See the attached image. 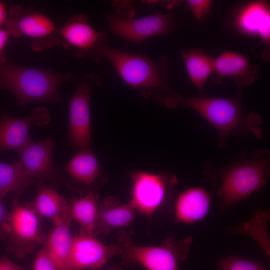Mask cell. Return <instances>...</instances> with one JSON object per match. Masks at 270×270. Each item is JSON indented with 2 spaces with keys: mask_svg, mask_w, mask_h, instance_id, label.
<instances>
[{
  "mask_svg": "<svg viewBox=\"0 0 270 270\" xmlns=\"http://www.w3.org/2000/svg\"><path fill=\"white\" fill-rule=\"evenodd\" d=\"M71 76L50 69L18 66L6 58L0 60V90L10 92L22 107L32 102L60 101L59 88Z\"/></svg>",
  "mask_w": 270,
  "mask_h": 270,
  "instance_id": "obj_1",
  "label": "cell"
},
{
  "mask_svg": "<svg viewBox=\"0 0 270 270\" xmlns=\"http://www.w3.org/2000/svg\"><path fill=\"white\" fill-rule=\"evenodd\" d=\"M182 102L204 118L216 129L220 146L230 133L250 131L258 137L262 134L259 127L260 116L250 114L246 118L242 113L238 100L210 96L182 97L178 96L167 100L168 105Z\"/></svg>",
  "mask_w": 270,
  "mask_h": 270,
  "instance_id": "obj_2",
  "label": "cell"
},
{
  "mask_svg": "<svg viewBox=\"0 0 270 270\" xmlns=\"http://www.w3.org/2000/svg\"><path fill=\"white\" fill-rule=\"evenodd\" d=\"M42 218L18 196L12 198V210L0 226V238L6 240L7 250L17 258H23L32 252L37 246L44 242Z\"/></svg>",
  "mask_w": 270,
  "mask_h": 270,
  "instance_id": "obj_3",
  "label": "cell"
},
{
  "mask_svg": "<svg viewBox=\"0 0 270 270\" xmlns=\"http://www.w3.org/2000/svg\"><path fill=\"white\" fill-rule=\"evenodd\" d=\"M122 264L124 266L140 264L147 270H180L178 261L188 256L190 238L176 240L170 237L158 246H140L134 244L129 236L122 233Z\"/></svg>",
  "mask_w": 270,
  "mask_h": 270,
  "instance_id": "obj_4",
  "label": "cell"
},
{
  "mask_svg": "<svg viewBox=\"0 0 270 270\" xmlns=\"http://www.w3.org/2000/svg\"><path fill=\"white\" fill-rule=\"evenodd\" d=\"M4 25L10 36L15 38L26 36L32 40L34 50L51 48L60 42L58 30L48 17L19 5L10 8Z\"/></svg>",
  "mask_w": 270,
  "mask_h": 270,
  "instance_id": "obj_5",
  "label": "cell"
},
{
  "mask_svg": "<svg viewBox=\"0 0 270 270\" xmlns=\"http://www.w3.org/2000/svg\"><path fill=\"white\" fill-rule=\"evenodd\" d=\"M268 160L256 159L238 163L224 174L217 193L222 201V208L246 198L266 182Z\"/></svg>",
  "mask_w": 270,
  "mask_h": 270,
  "instance_id": "obj_6",
  "label": "cell"
},
{
  "mask_svg": "<svg viewBox=\"0 0 270 270\" xmlns=\"http://www.w3.org/2000/svg\"><path fill=\"white\" fill-rule=\"evenodd\" d=\"M98 52L111 62L120 76L130 86L149 88L162 85L156 66L148 58L105 46H100Z\"/></svg>",
  "mask_w": 270,
  "mask_h": 270,
  "instance_id": "obj_7",
  "label": "cell"
},
{
  "mask_svg": "<svg viewBox=\"0 0 270 270\" xmlns=\"http://www.w3.org/2000/svg\"><path fill=\"white\" fill-rule=\"evenodd\" d=\"M49 110L44 106L34 108L30 115L16 118L4 112H0V153L4 151H17L31 138L29 132L34 126H43L49 123Z\"/></svg>",
  "mask_w": 270,
  "mask_h": 270,
  "instance_id": "obj_8",
  "label": "cell"
},
{
  "mask_svg": "<svg viewBox=\"0 0 270 270\" xmlns=\"http://www.w3.org/2000/svg\"><path fill=\"white\" fill-rule=\"evenodd\" d=\"M90 78L81 81L71 98L68 144L74 148H89L90 144Z\"/></svg>",
  "mask_w": 270,
  "mask_h": 270,
  "instance_id": "obj_9",
  "label": "cell"
},
{
  "mask_svg": "<svg viewBox=\"0 0 270 270\" xmlns=\"http://www.w3.org/2000/svg\"><path fill=\"white\" fill-rule=\"evenodd\" d=\"M55 142L51 136L34 142L31 138L16 152L18 160L24 170L39 182L46 180L55 181L60 176V170L52 158Z\"/></svg>",
  "mask_w": 270,
  "mask_h": 270,
  "instance_id": "obj_10",
  "label": "cell"
},
{
  "mask_svg": "<svg viewBox=\"0 0 270 270\" xmlns=\"http://www.w3.org/2000/svg\"><path fill=\"white\" fill-rule=\"evenodd\" d=\"M122 244L120 240L106 246L94 236L78 234L73 238L70 256L72 270H96L110 258L121 255Z\"/></svg>",
  "mask_w": 270,
  "mask_h": 270,
  "instance_id": "obj_11",
  "label": "cell"
},
{
  "mask_svg": "<svg viewBox=\"0 0 270 270\" xmlns=\"http://www.w3.org/2000/svg\"><path fill=\"white\" fill-rule=\"evenodd\" d=\"M168 178L164 174L134 173L132 196L130 202L134 208L146 216L152 214L162 202L168 185L176 182L175 178L169 181Z\"/></svg>",
  "mask_w": 270,
  "mask_h": 270,
  "instance_id": "obj_12",
  "label": "cell"
},
{
  "mask_svg": "<svg viewBox=\"0 0 270 270\" xmlns=\"http://www.w3.org/2000/svg\"><path fill=\"white\" fill-rule=\"evenodd\" d=\"M109 20L112 32L124 38L138 42L150 36L168 33L172 24L169 15L160 14L136 19L111 16Z\"/></svg>",
  "mask_w": 270,
  "mask_h": 270,
  "instance_id": "obj_13",
  "label": "cell"
},
{
  "mask_svg": "<svg viewBox=\"0 0 270 270\" xmlns=\"http://www.w3.org/2000/svg\"><path fill=\"white\" fill-rule=\"evenodd\" d=\"M60 42L66 48H72L79 54L99 50L100 34L88 24L84 16L70 18L58 30Z\"/></svg>",
  "mask_w": 270,
  "mask_h": 270,
  "instance_id": "obj_14",
  "label": "cell"
},
{
  "mask_svg": "<svg viewBox=\"0 0 270 270\" xmlns=\"http://www.w3.org/2000/svg\"><path fill=\"white\" fill-rule=\"evenodd\" d=\"M72 220L70 207L65 212L61 221L54 224L45 239L44 246L58 270H72L70 256L74 237L70 226Z\"/></svg>",
  "mask_w": 270,
  "mask_h": 270,
  "instance_id": "obj_15",
  "label": "cell"
},
{
  "mask_svg": "<svg viewBox=\"0 0 270 270\" xmlns=\"http://www.w3.org/2000/svg\"><path fill=\"white\" fill-rule=\"evenodd\" d=\"M216 82L224 77H232L238 86L252 84L256 78V67L251 64L248 56L226 52L214 59V70Z\"/></svg>",
  "mask_w": 270,
  "mask_h": 270,
  "instance_id": "obj_16",
  "label": "cell"
},
{
  "mask_svg": "<svg viewBox=\"0 0 270 270\" xmlns=\"http://www.w3.org/2000/svg\"><path fill=\"white\" fill-rule=\"evenodd\" d=\"M270 14L269 6L264 2H253L245 6L237 18L239 28L244 32L258 36L266 46L262 53L268 60L270 44Z\"/></svg>",
  "mask_w": 270,
  "mask_h": 270,
  "instance_id": "obj_17",
  "label": "cell"
},
{
  "mask_svg": "<svg viewBox=\"0 0 270 270\" xmlns=\"http://www.w3.org/2000/svg\"><path fill=\"white\" fill-rule=\"evenodd\" d=\"M134 209L130 202L120 205L114 197L104 198L98 207L94 236L106 235L114 228L130 224L134 218Z\"/></svg>",
  "mask_w": 270,
  "mask_h": 270,
  "instance_id": "obj_18",
  "label": "cell"
},
{
  "mask_svg": "<svg viewBox=\"0 0 270 270\" xmlns=\"http://www.w3.org/2000/svg\"><path fill=\"white\" fill-rule=\"evenodd\" d=\"M210 204L208 192L200 188H189L181 193L176 205V216L180 222L190 223L204 218Z\"/></svg>",
  "mask_w": 270,
  "mask_h": 270,
  "instance_id": "obj_19",
  "label": "cell"
},
{
  "mask_svg": "<svg viewBox=\"0 0 270 270\" xmlns=\"http://www.w3.org/2000/svg\"><path fill=\"white\" fill-rule=\"evenodd\" d=\"M25 204L41 218H51L54 224L60 222L70 207V203L62 196L43 182L39 183L38 192L34 200Z\"/></svg>",
  "mask_w": 270,
  "mask_h": 270,
  "instance_id": "obj_20",
  "label": "cell"
},
{
  "mask_svg": "<svg viewBox=\"0 0 270 270\" xmlns=\"http://www.w3.org/2000/svg\"><path fill=\"white\" fill-rule=\"evenodd\" d=\"M62 169L74 182L86 186L93 184L102 174L98 162L89 148L80 149Z\"/></svg>",
  "mask_w": 270,
  "mask_h": 270,
  "instance_id": "obj_21",
  "label": "cell"
},
{
  "mask_svg": "<svg viewBox=\"0 0 270 270\" xmlns=\"http://www.w3.org/2000/svg\"><path fill=\"white\" fill-rule=\"evenodd\" d=\"M98 195L90 192L84 198H70L72 220L80 225L79 234L94 236V230L98 214Z\"/></svg>",
  "mask_w": 270,
  "mask_h": 270,
  "instance_id": "obj_22",
  "label": "cell"
},
{
  "mask_svg": "<svg viewBox=\"0 0 270 270\" xmlns=\"http://www.w3.org/2000/svg\"><path fill=\"white\" fill-rule=\"evenodd\" d=\"M36 180L23 169L18 160L10 164L0 162V192L17 196Z\"/></svg>",
  "mask_w": 270,
  "mask_h": 270,
  "instance_id": "obj_23",
  "label": "cell"
},
{
  "mask_svg": "<svg viewBox=\"0 0 270 270\" xmlns=\"http://www.w3.org/2000/svg\"><path fill=\"white\" fill-rule=\"evenodd\" d=\"M180 54L191 81L203 90L208 76L214 72V59L199 50L182 52Z\"/></svg>",
  "mask_w": 270,
  "mask_h": 270,
  "instance_id": "obj_24",
  "label": "cell"
},
{
  "mask_svg": "<svg viewBox=\"0 0 270 270\" xmlns=\"http://www.w3.org/2000/svg\"><path fill=\"white\" fill-rule=\"evenodd\" d=\"M222 270H265L260 264L240 258H230L222 260Z\"/></svg>",
  "mask_w": 270,
  "mask_h": 270,
  "instance_id": "obj_25",
  "label": "cell"
},
{
  "mask_svg": "<svg viewBox=\"0 0 270 270\" xmlns=\"http://www.w3.org/2000/svg\"><path fill=\"white\" fill-rule=\"evenodd\" d=\"M33 270H58L44 246L36 254Z\"/></svg>",
  "mask_w": 270,
  "mask_h": 270,
  "instance_id": "obj_26",
  "label": "cell"
},
{
  "mask_svg": "<svg viewBox=\"0 0 270 270\" xmlns=\"http://www.w3.org/2000/svg\"><path fill=\"white\" fill-rule=\"evenodd\" d=\"M187 2L192 12L200 22L208 14L212 4L210 0H188Z\"/></svg>",
  "mask_w": 270,
  "mask_h": 270,
  "instance_id": "obj_27",
  "label": "cell"
},
{
  "mask_svg": "<svg viewBox=\"0 0 270 270\" xmlns=\"http://www.w3.org/2000/svg\"><path fill=\"white\" fill-rule=\"evenodd\" d=\"M0 270H23V269L8 258L2 256L0 258Z\"/></svg>",
  "mask_w": 270,
  "mask_h": 270,
  "instance_id": "obj_28",
  "label": "cell"
},
{
  "mask_svg": "<svg viewBox=\"0 0 270 270\" xmlns=\"http://www.w3.org/2000/svg\"><path fill=\"white\" fill-rule=\"evenodd\" d=\"M10 36V34L6 29L0 28V60L6 58L3 51Z\"/></svg>",
  "mask_w": 270,
  "mask_h": 270,
  "instance_id": "obj_29",
  "label": "cell"
},
{
  "mask_svg": "<svg viewBox=\"0 0 270 270\" xmlns=\"http://www.w3.org/2000/svg\"><path fill=\"white\" fill-rule=\"evenodd\" d=\"M6 196L0 192V226L7 218L10 211L6 210L4 204V199Z\"/></svg>",
  "mask_w": 270,
  "mask_h": 270,
  "instance_id": "obj_30",
  "label": "cell"
},
{
  "mask_svg": "<svg viewBox=\"0 0 270 270\" xmlns=\"http://www.w3.org/2000/svg\"><path fill=\"white\" fill-rule=\"evenodd\" d=\"M8 16L6 8L4 3L0 1V28L1 26L5 24Z\"/></svg>",
  "mask_w": 270,
  "mask_h": 270,
  "instance_id": "obj_31",
  "label": "cell"
},
{
  "mask_svg": "<svg viewBox=\"0 0 270 270\" xmlns=\"http://www.w3.org/2000/svg\"><path fill=\"white\" fill-rule=\"evenodd\" d=\"M123 266L122 263L120 264H111L104 270H122Z\"/></svg>",
  "mask_w": 270,
  "mask_h": 270,
  "instance_id": "obj_32",
  "label": "cell"
}]
</instances>
